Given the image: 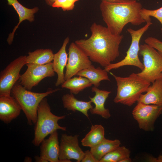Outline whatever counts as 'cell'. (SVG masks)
Instances as JSON below:
<instances>
[{"label": "cell", "mask_w": 162, "mask_h": 162, "mask_svg": "<svg viewBox=\"0 0 162 162\" xmlns=\"http://www.w3.org/2000/svg\"><path fill=\"white\" fill-rule=\"evenodd\" d=\"M100 8L107 27L114 34H121L128 23L139 26L146 22L141 14L142 4L137 1L122 3L102 1Z\"/></svg>", "instance_id": "obj_2"}, {"label": "cell", "mask_w": 162, "mask_h": 162, "mask_svg": "<svg viewBox=\"0 0 162 162\" xmlns=\"http://www.w3.org/2000/svg\"><path fill=\"white\" fill-rule=\"evenodd\" d=\"M28 54L26 58V64H45L51 62L54 58V54L49 49H37Z\"/></svg>", "instance_id": "obj_21"}, {"label": "cell", "mask_w": 162, "mask_h": 162, "mask_svg": "<svg viewBox=\"0 0 162 162\" xmlns=\"http://www.w3.org/2000/svg\"><path fill=\"white\" fill-rule=\"evenodd\" d=\"M79 136L78 134L62 135L59 144V162H70L71 159L76 160L77 162H81L84 152L79 146Z\"/></svg>", "instance_id": "obj_12"}, {"label": "cell", "mask_w": 162, "mask_h": 162, "mask_svg": "<svg viewBox=\"0 0 162 162\" xmlns=\"http://www.w3.org/2000/svg\"><path fill=\"white\" fill-rule=\"evenodd\" d=\"M139 54L142 57L144 68L137 75L151 83L162 78V57L158 51L145 44L140 46Z\"/></svg>", "instance_id": "obj_6"}, {"label": "cell", "mask_w": 162, "mask_h": 162, "mask_svg": "<svg viewBox=\"0 0 162 162\" xmlns=\"http://www.w3.org/2000/svg\"><path fill=\"white\" fill-rule=\"evenodd\" d=\"M92 85L87 78L79 76H74L65 80L61 87L69 89L70 93L76 94L86 88L91 86Z\"/></svg>", "instance_id": "obj_24"}, {"label": "cell", "mask_w": 162, "mask_h": 162, "mask_svg": "<svg viewBox=\"0 0 162 162\" xmlns=\"http://www.w3.org/2000/svg\"><path fill=\"white\" fill-rule=\"evenodd\" d=\"M138 0H101L102 2H105L112 3H122L137 1Z\"/></svg>", "instance_id": "obj_30"}, {"label": "cell", "mask_w": 162, "mask_h": 162, "mask_svg": "<svg viewBox=\"0 0 162 162\" xmlns=\"http://www.w3.org/2000/svg\"><path fill=\"white\" fill-rule=\"evenodd\" d=\"M121 144L118 140H112L105 138L98 144L90 148V151L99 162L106 154L120 146Z\"/></svg>", "instance_id": "obj_23"}, {"label": "cell", "mask_w": 162, "mask_h": 162, "mask_svg": "<svg viewBox=\"0 0 162 162\" xmlns=\"http://www.w3.org/2000/svg\"><path fill=\"white\" fill-rule=\"evenodd\" d=\"M32 161V158L29 157H26L24 160V162H31Z\"/></svg>", "instance_id": "obj_34"}, {"label": "cell", "mask_w": 162, "mask_h": 162, "mask_svg": "<svg viewBox=\"0 0 162 162\" xmlns=\"http://www.w3.org/2000/svg\"><path fill=\"white\" fill-rule=\"evenodd\" d=\"M26 71L18 80L20 83L26 89L31 90L44 78L52 77L55 75L52 62L43 65L27 64Z\"/></svg>", "instance_id": "obj_10"}, {"label": "cell", "mask_w": 162, "mask_h": 162, "mask_svg": "<svg viewBox=\"0 0 162 162\" xmlns=\"http://www.w3.org/2000/svg\"><path fill=\"white\" fill-rule=\"evenodd\" d=\"M35 161L36 162H48L44 158L40 156H35L34 157Z\"/></svg>", "instance_id": "obj_32"}, {"label": "cell", "mask_w": 162, "mask_h": 162, "mask_svg": "<svg viewBox=\"0 0 162 162\" xmlns=\"http://www.w3.org/2000/svg\"><path fill=\"white\" fill-rule=\"evenodd\" d=\"M130 152L124 146H120L106 154L99 162H121L123 160L130 158Z\"/></svg>", "instance_id": "obj_25"}, {"label": "cell", "mask_w": 162, "mask_h": 162, "mask_svg": "<svg viewBox=\"0 0 162 162\" xmlns=\"http://www.w3.org/2000/svg\"><path fill=\"white\" fill-rule=\"evenodd\" d=\"M152 24L151 22H147L144 26L136 30L131 28H128L127 31L131 36V41L130 46L126 52L125 57L118 62L110 64L104 67V69L109 72L112 69H117L125 66L130 65L137 67L142 70L144 68V65L138 56L140 42L143 34Z\"/></svg>", "instance_id": "obj_7"}, {"label": "cell", "mask_w": 162, "mask_h": 162, "mask_svg": "<svg viewBox=\"0 0 162 162\" xmlns=\"http://www.w3.org/2000/svg\"><path fill=\"white\" fill-rule=\"evenodd\" d=\"M104 135V129L102 125H92L90 130L81 140L82 145L90 148L93 147L105 138Z\"/></svg>", "instance_id": "obj_22"}, {"label": "cell", "mask_w": 162, "mask_h": 162, "mask_svg": "<svg viewBox=\"0 0 162 162\" xmlns=\"http://www.w3.org/2000/svg\"><path fill=\"white\" fill-rule=\"evenodd\" d=\"M146 44L156 49L162 57V41L153 37H148L145 40Z\"/></svg>", "instance_id": "obj_28"}, {"label": "cell", "mask_w": 162, "mask_h": 162, "mask_svg": "<svg viewBox=\"0 0 162 162\" xmlns=\"http://www.w3.org/2000/svg\"><path fill=\"white\" fill-rule=\"evenodd\" d=\"M69 38H66L64 40L62 45L59 50L54 54L52 62L54 71L58 75V78L55 83L56 86L62 85L65 81L64 79V69L68 61V54L66 52V46L69 43Z\"/></svg>", "instance_id": "obj_16"}, {"label": "cell", "mask_w": 162, "mask_h": 162, "mask_svg": "<svg viewBox=\"0 0 162 162\" xmlns=\"http://www.w3.org/2000/svg\"><path fill=\"white\" fill-rule=\"evenodd\" d=\"M26 56H21L11 62L0 73V96L11 95L12 88L18 81L20 73L26 64Z\"/></svg>", "instance_id": "obj_8"}, {"label": "cell", "mask_w": 162, "mask_h": 162, "mask_svg": "<svg viewBox=\"0 0 162 162\" xmlns=\"http://www.w3.org/2000/svg\"><path fill=\"white\" fill-rule=\"evenodd\" d=\"M22 110L17 100L11 95L0 96V119L8 124L17 118Z\"/></svg>", "instance_id": "obj_13"}, {"label": "cell", "mask_w": 162, "mask_h": 162, "mask_svg": "<svg viewBox=\"0 0 162 162\" xmlns=\"http://www.w3.org/2000/svg\"><path fill=\"white\" fill-rule=\"evenodd\" d=\"M68 50L69 57L64 76L65 80L92 65L89 57L75 43L70 44Z\"/></svg>", "instance_id": "obj_11"}, {"label": "cell", "mask_w": 162, "mask_h": 162, "mask_svg": "<svg viewBox=\"0 0 162 162\" xmlns=\"http://www.w3.org/2000/svg\"><path fill=\"white\" fill-rule=\"evenodd\" d=\"M46 3L50 6H52L55 0H45Z\"/></svg>", "instance_id": "obj_33"}, {"label": "cell", "mask_w": 162, "mask_h": 162, "mask_svg": "<svg viewBox=\"0 0 162 162\" xmlns=\"http://www.w3.org/2000/svg\"><path fill=\"white\" fill-rule=\"evenodd\" d=\"M131 159L130 158H129L123 160L121 161V162H131Z\"/></svg>", "instance_id": "obj_35"}, {"label": "cell", "mask_w": 162, "mask_h": 162, "mask_svg": "<svg viewBox=\"0 0 162 162\" xmlns=\"http://www.w3.org/2000/svg\"><path fill=\"white\" fill-rule=\"evenodd\" d=\"M141 14L146 22H151L150 16L157 19L161 24L162 26L161 31L162 34V7L154 10L142 8L141 11Z\"/></svg>", "instance_id": "obj_26"}, {"label": "cell", "mask_w": 162, "mask_h": 162, "mask_svg": "<svg viewBox=\"0 0 162 162\" xmlns=\"http://www.w3.org/2000/svg\"><path fill=\"white\" fill-rule=\"evenodd\" d=\"M108 72L100 67L95 68L92 65L87 68L79 72L76 76H81L88 79L94 86L98 87L100 82L103 80L110 81Z\"/></svg>", "instance_id": "obj_20"}, {"label": "cell", "mask_w": 162, "mask_h": 162, "mask_svg": "<svg viewBox=\"0 0 162 162\" xmlns=\"http://www.w3.org/2000/svg\"><path fill=\"white\" fill-rule=\"evenodd\" d=\"M81 162H99V161L95 158L90 150H87L84 152V154Z\"/></svg>", "instance_id": "obj_29"}, {"label": "cell", "mask_w": 162, "mask_h": 162, "mask_svg": "<svg viewBox=\"0 0 162 162\" xmlns=\"http://www.w3.org/2000/svg\"><path fill=\"white\" fill-rule=\"evenodd\" d=\"M62 100L64 108L74 112L79 111L88 118V111L94 107L90 100L85 101L79 100L71 93L63 95Z\"/></svg>", "instance_id": "obj_19"}, {"label": "cell", "mask_w": 162, "mask_h": 162, "mask_svg": "<svg viewBox=\"0 0 162 162\" xmlns=\"http://www.w3.org/2000/svg\"><path fill=\"white\" fill-rule=\"evenodd\" d=\"M148 161L151 162H162V154L160 155L157 158L150 156L147 158Z\"/></svg>", "instance_id": "obj_31"}, {"label": "cell", "mask_w": 162, "mask_h": 162, "mask_svg": "<svg viewBox=\"0 0 162 162\" xmlns=\"http://www.w3.org/2000/svg\"><path fill=\"white\" fill-rule=\"evenodd\" d=\"M162 113V105L146 104L137 102L132 114L140 128L146 131H153L154 123Z\"/></svg>", "instance_id": "obj_9"}, {"label": "cell", "mask_w": 162, "mask_h": 162, "mask_svg": "<svg viewBox=\"0 0 162 162\" xmlns=\"http://www.w3.org/2000/svg\"><path fill=\"white\" fill-rule=\"evenodd\" d=\"M60 146L57 130L44 139L40 143V156L50 162H59Z\"/></svg>", "instance_id": "obj_14"}, {"label": "cell", "mask_w": 162, "mask_h": 162, "mask_svg": "<svg viewBox=\"0 0 162 162\" xmlns=\"http://www.w3.org/2000/svg\"><path fill=\"white\" fill-rule=\"evenodd\" d=\"M98 87L94 86L92 88V91L95 93L93 97H89L90 100L95 105V107L90 110L92 114L98 115L102 117L108 119L111 116L109 110L104 106V104L111 91L101 90Z\"/></svg>", "instance_id": "obj_17"}, {"label": "cell", "mask_w": 162, "mask_h": 162, "mask_svg": "<svg viewBox=\"0 0 162 162\" xmlns=\"http://www.w3.org/2000/svg\"><path fill=\"white\" fill-rule=\"evenodd\" d=\"M152 83L148 88L146 93L141 95L137 102L162 105V78L156 80Z\"/></svg>", "instance_id": "obj_18"}, {"label": "cell", "mask_w": 162, "mask_h": 162, "mask_svg": "<svg viewBox=\"0 0 162 162\" xmlns=\"http://www.w3.org/2000/svg\"><path fill=\"white\" fill-rule=\"evenodd\" d=\"M66 116V115L57 116L52 113L47 99L46 97L43 98L38 108L33 144L38 147L47 136L55 130L59 129L66 131V127H62L58 123V121L64 118Z\"/></svg>", "instance_id": "obj_4"}, {"label": "cell", "mask_w": 162, "mask_h": 162, "mask_svg": "<svg viewBox=\"0 0 162 162\" xmlns=\"http://www.w3.org/2000/svg\"><path fill=\"white\" fill-rule=\"evenodd\" d=\"M79 0H55L52 6L53 8H61L64 11L73 10L75 3Z\"/></svg>", "instance_id": "obj_27"}, {"label": "cell", "mask_w": 162, "mask_h": 162, "mask_svg": "<svg viewBox=\"0 0 162 162\" xmlns=\"http://www.w3.org/2000/svg\"><path fill=\"white\" fill-rule=\"evenodd\" d=\"M59 90L49 88L45 92L37 93L28 90L22 86L18 81L12 87L11 95L20 104L30 125L35 124L37 117L38 105L44 98Z\"/></svg>", "instance_id": "obj_5"}, {"label": "cell", "mask_w": 162, "mask_h": 162, "mask_svg": "<svg viewBox=\"0 0 162 162\" xmlns=\"http://www.w3.org/2000/svg\"><path fill=\"white\" fill-rule=\"evenodd\" d=\"M117 83V94L113 101L130 106L138 100L141 95L145 92L151 83L132 73L127 77L117 76L110 72Z\"/></svg>", "instance_id": "obj_3"}, {"label": "cell", "mask_w": 162, "mask_h": 162, "mask_svg": "<svg viewBox=\"0 0 162 162\" xmlns=\"http://www.w3.org/2000/svg\"><path fill=\"white\" fill-rule=\"evenodd\" d=\"M90 29L92 34L88 38L77 40L75 43L91 61L105 67L119 56V45L124 36L114 34L107 27L95 22Z\"/></svg>", "instance_id": "obj_1"}, {"label": "cell", "mask_w": 162, "mask_h": 162, "mask_svg": "<svg viewBox=\"0 0 162 162\" xmlns=\"http://www.w3.org/2000/svg\"><path fill=\"white\" fill-rule=\"evenodd\" d=\"M8 4L13 6L18 15L19 22L11 33L9 34L7 41L9 45L12 43L14 36V34L16 29L18 28L20 24L22 22L27 20L30 22L34 20V14L39 10V8L35 7L32 8H26L22 5L17 0H7Z\"/></svg>", "instance_id": "obj_15"}]
</instances>
